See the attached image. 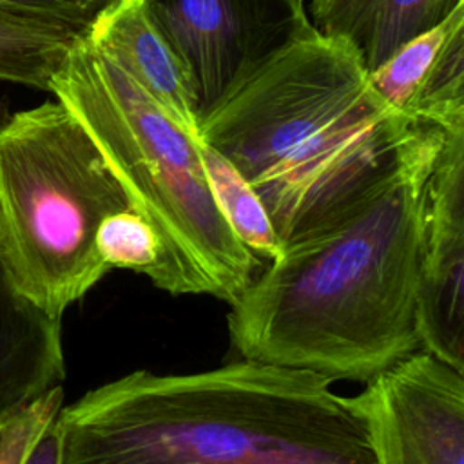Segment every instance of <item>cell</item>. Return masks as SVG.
I'll return each instance as SVG.
<instances>
[{
    "label": "cell",
    "instance_id": "8992f818",
    "mask_svg": "<svg viewBox=\"0 0 464 464\" xmlns=\"http://www.w3.org/2000/svg\"><path fill=\"white\" fill-rule=\"evenodd\" d=\"M185 63L199 118L285 44L312 29L304 0H147Z\"/></svg>",
    "mask_w": 464,
    "mask_h": 464
},
{
    "label": "cell",
    "instance_id": "ac0fdd59",
    "mask_svg": "<svg viewBox=\"0 0 464 464\" xmlns=\"http://www.w3.org/2000/svg\"><path fill=\"white\" fill-rule=\"evenodd\" d=\"M56 419V417H54ZM54 419L45 426V430L36 437L29 451L20 464H58L60 440Z\"/></svg>",
    "mask_w": 464,
    "mask_h": 464
},
{
    "label": "cell",
    "instance_id": "8fae6325",
    "mask_svg": "<svg viewBox=\"0 0 464 464\" xmlns=\"http://www.w3.org/2000/svg\"><path fill=\"white\" fill-rule=\"evenodd\" d=\"M312 27L341 40L372 72L464 0H304Z\"/></svg>",
    "mask_w": 464,
    "mask_h": 464
},
{
    "label": "cell",
    "instance_id": "9a60e30c",
    "mask_svg": "<svg viewBox=\"0 0 464 464\" xmlns=\"http://www.w3.org/2000/svg\"><path fill=\"white\" fill-rule=\"evenodd\" d=\"M94 241L96 250L109 270L125 268L149 277L160 256L154 230L132 208L103 218Z\"/></svg>",
    "mask_w": 464,
    "mask_h": 464
},
{
    "label": "cell",
    "instance_id": "5bb4252c",
    "mask_svg": "<svg viewBox=\"0 0 464 464\" xmlns=\"http://www.w3.org/2000/svg\"><path fill=\"white\" fill-rule=\"evenodd\" d=\"M201 160L214 201L237 239L257 257H279L283 254V245L250 183L227 158L203 141Z\"/></svg>",
    "mask_w": 464,
    "mask_h": 464
},
{
    "label": "cell",
    "instance_id": "30bf717a",
    "mask_svg": "<svg viewBox=\"0 0 464 464\" xmlns=\"http://www.w3.org/2000/svg\"><path fill=\"white\" fill-rule=\"evenodd\" d=\"M179 129L199 140V107L190 74L150 14L147 0H120L85 33Z\"/></svg>",
    "mask_w": 464,
    "mask_h": 464
},
{
    "label": "cell",
    "instance_id": "52a82bcc",
    "mask_svg": "<svg viewBox=\"0 0 464 464\" xmlns=\"http://www.w3.org/2000/svg\"><path fill=\"white\" fill-rule=\"evenodd\" d=\"M348 397L375 464H464V373L417 350Z\"/></svg>",
    "mask_w": 464,
    "mask_h": 464
},
{
    "label": "cell",
    "instance_id": "4fadbf2b",
    "mask_svg": "<svg viewBox=\"0 0 464 464\" xmlns=\"http://www.w3.org/2000/svg\"><path fill=\"white\" fill-rule=\"evenodd\" d=\"M83 34L0 7V80L51 91L54 74Z\"/></svg>",
    "mask_w": 464,
    "mask_h": 464
},
{
    "label": "cell",
    "instance_id": "5b68a950",
    "mask_svg": "<svg viewBox=\"0 0 464 464\" xmlns=\"http://www.w3.org/2000/svg\"><path fill=\"white\" fill-rule=\"evenodd\" d=\"M129 208L100 147L62 102L0 125V274L47 317L62 321L109 272L96 230Z\"/></svg>",
    "mask_w": 464,
    "mask_h": 464
},
{
    "label": "cell",
    "instance_id": "3957f363",
    "mask_svg": "<svg viewBox=\"0 0 464 464\" xmlns=\"http://www.w3.org/2000/svg\"><path fill=\"white\" fill-rule=\"evenodd\" d=\"M332 381L252 359L130 372L62 406L58 464H375Z\"/></svg>",
    "mask_w": 464,
    "mask_h": 464
},
{
    "label": "cell",
    "instance_id": "2e32d148",
    "mask_svg": "<svg viewBox=\"0 0 464 464\" xmlns=\"http://www.w3.org/2000/svg\"><path fill=\"white\" fill-rule=\"evenodd\" d=\"M63 406V388L54 386L11 413L0 431V464H20L45 426Z\"/></svg>",
    "mask_w": 464,
    "mask_h": 464
},
{
    "label": "cell",
    "instance_id": "e0dca14e",
    "mask_svg": "<svg viewBox=\"0 0 464 464\" xmlns=\"http://www.w3.org/2000/svg\"><path fill=\"white\" fill-rule=\"evenodd\" d=\"M120 0H0V7L54 22L85 34Z\"/></svg>",
    "mask_w": 464,
    "mask_h": 464
},
{
    "label": "cell",
    "instance_id": "ba28073f",
    "mask_svg": "<svg viewBox=\"0 0 464 464\" xmlns=\"http://www.w3.org/2000/svg\"><path fill=\"white\" fill-rule=\"evenodd\" d=\"M419 350L464 373V129L446 130L424 201Z\"/></svg>",
    "mask_w": 464,
    "mask_h": 464
},
{
    "label": "cell",
    "instance_id": "7a4b0ae2",
    "mask_svg": "<svg viewBox=\"0 0 464 464\" xmlns=\"http://www.w3.org/2000/svg\"><path fill=\"white\" fill-rule=\"evenodd\" d=\"M426 127L373 92L352 47L312 27L234 85L198 132L250 183L285 248L348 214Z\"/></svg>",
    "mask_w": 464,
    "mask_h": 464
},
{
    "label": "cell",
    "instance_id": "7c38bea8",
    "mask_svg": "<svg viewBox=\"0 0 464 464\" xmlns=\"http://www.w3.org/2000/svg\"><path fill=\"white\" fill-rule=\"evenodd\" d=\"M65 377L62 321L11 292L0 274V413H13Z\"/></svg>",
    "mask_w": 464,
    "mask_h": 464
},
{
    "label": "cell",
    "instance_id": "6da1fadb",
    "mask_svg": "<svg viewBox=\"0 0 464 464\" xmlns=\"http://www.w3.org/2000/svg\"><path fill=\"white\" fill-rule=\"evenodd\" d=\"M444 136L428 125L348 214L248 283L227 315L241 359L366 382L419 350L424 201Z\"/></svg>",
    "mask_w": 464,
    "mask_h": 464
},
{
    "label": "cell",
    "instance_id": "9c48e42d",
    "mask_svg": "<svg viewBox=\"0 0 464 464\" xmlns=\"http://www.w3.org/2000/svg\"><path fill=\"white\" fill-rule=\"evenodd\" d=\"M368 80L401 116L444 130L464 129V4L406 42Z\"/></svg>",
    "mask_w": 464,
    "mask_h": 464
},
{
    "label": "cell",
    "instance_id": "277c9868",
    "mask_svg": "<svg viewBox=\"0 0 464 464\" xmlns=\"http://www.w3.org/2000/svg\"><path fill=\"white\" fill-rule=\"evenodd\" d=\"M87 129L132 210L154 230L160 256L149 279L172 295H212L228 304L261 265L232 232L210 192L201 141L170 121L85 34L51 91Z\"/></svg>",
    "mask_w": 464,
    "mask_h": 464
},
{
    "label": "cell",
    "instance_id": "d6986e66",
    "mask_svg": "<svg viewBox=\"0 0 464 464\" xmlns=\"http://www.w3.org/2000/svg\"><path fill=\"white\" fill-rule=\"evenodd\" d=\"M18 411V410H16ZM14 413V411H13ZM11 413H0V431H2V426H4V422L7 420V417H9Z\"/></svg>",
    "mask_w": 464,
    "mask_h": 464
}]
</instances>
